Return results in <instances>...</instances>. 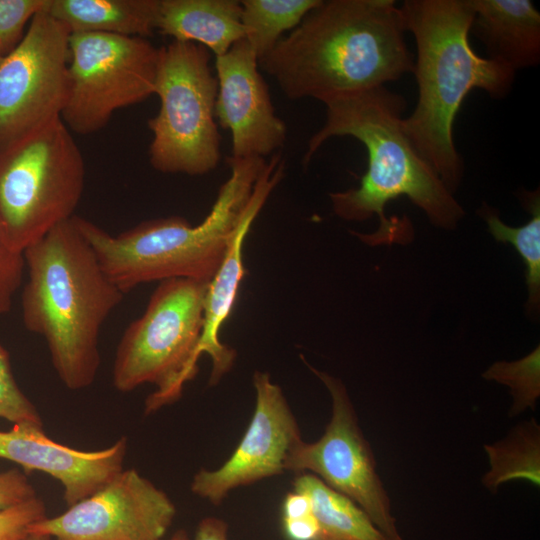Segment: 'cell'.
Wrapping results in <instances>:
<instances>
[{"instance_id": "cell-12", "label": "cell", "mask_w": 540, "mask_h": 540, "mask_svg": "<svg viewBox=\"0 0 540 540\" xmlns=\"http://www.w3.org/2000/svg\"><path fill=\"white\" fill-rule=\"evenodd\" d=\"M176 507L169 496L135 469L122 470L92 495L29 533L55 540H161Z\"/></svg>"}, {"instance_id": "cell-31", "label": "cell", "mask_w": 540, "mask_h": 540, "mask_svg": "<svg viewBox=\"0 0 540 540\" xmlns=\"http://www.w3.org/2000/svg\"><path fill=\"white\" fill-rule=\"evenodd\" d=\"M228 525L216 517L203 518L196 529L194 540H228Z\"/></svg>"}, {"instance_id": "cell-10", "label": "cell", "mask_w": 540, "mask_h": 540, "mask_svg": "<svg viewBox=\"0 0 540 540\" xmlns=\"http://www.w3.org/2000/svg\"><path fill=\"white\" fill-rule=\"evenodd\" d=\"M325 385L332 415L315 442L301 440L289 452L285 471L311 472L334 490L353 500L389 540H404L392 515L389 495L377 472L369 442L342 381L307 364Z\"/></svg>"}, {"instance_id": "cell-21", "label": "cell", "mask_w": 540, "mask_h": 540, "mask_svg": "<svg viewBox=\"0 0 540 540\" xmlns=\"http://www.w3.org/2000/svg\"><path fill=\"white\" fill-rule=\"evenodd\" d=\"M484 450L490 467L482 483L491 492L514 480L540 486V426L535 419L519 423L503 439L485 445Z\"/></svg>"}, {"instance_id": "cell-19", "label": "cell", "mask_w": 540, "mask_h": 540, "mask_svg": "<svg viewBox=\"0 0 540 540\" xmlns=\"http://www.w3.org/2000/svg\"><path fill=\"white\" fill-rule=\"evenodd\" d=\"M160 0H50L47 12L71 33L146 38L157 30Z\"/></svg>"}, {"instance_id": "cell-22", "label": "cell", "mask_w": 540, "mask_h": 540, "mask_svg": "<svg viewBox=\"0 0 540 540\" xmlns=\"http://www.w3.org/2000/svg\"><path fill=\"white\" fill-rule=\"evenodd\" d=\"M520 200L531 214L524 225L513 227L505 224L496 210L486 204L479 209L495 240L512 244L525 264L526 285L528 289L527 311L536 314L540 304V194L522 190Z\"/></svg>"}, {"instance_id": "cell-28", "label": "cell", "mask_w": 540, "mask_h": 540, "mask_svg": "<svg viewBox=\"0 0 540 540\" xmlns=\"http://www.w3.org/2000/svg\"><path fill=\"white\" fill-rule=\"evenodd\" d=\"M24 269L23 253L14 250L0 232V316L10 311Z\"/></svg>"}, {"instance_id": "cell-17", "label": "cell", "mask_w": 540, "mask_h": 540, "mask_svg": "<svg viewBox=\"0 0 540 540\" xmlns=\"http://www.w3.org/2000/svg\"><path fill=\"white\" fill-rule=\"evenodd\" d=\"M470 34L485 47L488 59L513 70L540 62V13L531 0H470Z\"/></svg>"}, {"instance_id": "cell-34", "label": "cell", "mask_w": 540, "mask_h": 540, "mask_svg": "<svg viewBox=\"0 0 540 540\" xmlns=\"http://www.w3.org/2000/svg\"><path fill=\"white\" fill-rule=\"evenodd\" d=\"M2 59V57L0 56V60Z\"/></svg>"}, {"instance_id": "cell-30", "label": "cell", "mask_w": 540, "mask_h": 540, "mask_svg": "<svg viewBox=\"0 0 540 540\" xmlns=\"http://www.w3.org/2000/svg\"><path fill=\"white\" fill-rule=\"evenodd\" d=\"M282 522L288 540H321L320 526L313 511L300 517L283 518Z\"/></svg>"}, {"instance_id": "cell-5", "label": "cell", "mask_w": 540, "mask_h": 540, "mask_svg": "<svg viewBox=\"0 0 540 540\" xmlns=\"http://www.w3.org/2000/svg\"><path fill=\"white\" fill-rule=\"evenodd\" d=\"M227 163L230 176L220 187L208 215L196 226L185 218L171 216L144 221L112 235L74 216L104 272L122 292L153 281L212 279L267 162L263 158L228 157Z\"/></svg>"}, {"instance_id": "cell-24", "label": "cell", "mask_w": 540, "mask_h": 540, "mask_svg": "<svg viewBox=\"0 0 540 540\" xmlns=\"http://www.w3.org/2000/svg\"><path fill=\"white\" fill-rule=\"evenodd\" d=\"M482 377L506 385L512 396L509 417L534 410L540 397V348L537 346L525 357L492 364Z\"/></svg>"}, {"instance_id": "cell-9", "label": "cell", "mask_w": 540, "mask_h": 540, "mask_svg": "<svg viewBox=\"0 0 540 540\" xmlns=\"http://www.w3.org/2000/svg\"><path fill=\"white\" fill-rule=\"evenodd\" d=\"M68 97L61 119L88 135L107 125L113 113L155 94L159 48L146 38L71 33Z\"/></svg>"}, {"instance_id": "cell-13", "label": "cell", "mask_w": 540, "mask_h": 540, "mask_svg": "<svg viewBox=\"0 0 540 540\" xmlns=\"http://www.w3.org/2000/svg\"><path fill=\"white\" fill-rule=\"evenodd\" d=\"M255 410L240 443L216 470L198 471L191 491L219 504L230 491L285 471L292 448L302 440L297 420L277 384L266 372L253 375Z\"/></svg>"}, {"instance_id": "cell-32", "label": "cell", "mask_w": 540, "mask_h": 540, "mask_svg": "<svg viewBox=\"0 0 540 540\" xmlns=\"http://www.w3.org/2000/svg\"><path fill=\"white\" fill-rule=\"evenodd\" d=\"M166 540H190V538L185 530L180 529L177 530L169 539Z\"/></svg>"}, {"instance_id": "cell-1", "label": "cell", "mask_w": 540, "mask_h": 540, "mask_svg": "<svg viewBox=\"0 0 540 540\" xmlns=\"http://www.w3.org/2000/svg\"><path fill=\"white\" fill-rule=\"evenodd\" d=\"M322 103L325 122L309 139L302 163L307 166L332 137L351 136L364 145L368 167L359 186L329 194L334 214L346 221L378 217L375 233H355L361 240L371 245L409 240L410 222L385 216L386 205L401 196L419 207L436 227H457L465 211L407 137L401 95L379 86L332 96Z\"/></svg>"}, {"instance_id": "cell-20", "label": "cell", "mask_w": 540, "mask_h": 540, "mask_svg": "<svg viewBox=\"0 0 540 540\" xmlns=\"http://www.w3.org/2000/svg\"><path fill=\"white\" fill-rule=\"evenodd\" d=\"M293 491L306 494L321 530V540H389L353 500L312 473H301Z\"/></svg>"}, {"instance_id": "cell-23", "label": "cell", "mask_w": 540, "mask_h": 540, "mask_svg": "<svg viewBox=\"0 0 540 540\" xmlns=\"http://www.w3.org/2000/svg\"><path fill=\"white\" fill-rule=\"evenodd\" d=\"M244 39L258 63L276 46L282 34L296 28L321 0H243Z\"/></svg>"}, {"instance_id": "cell-15", "label": "cell", "mask_w": 540, "mask_h": 540, "mask_svg": "<svg viewBox=\"0 0 540 540\" xmlns=\"http://www.w3.org/2000/svg\"><path fill=\"white\" fill-rule=\"evenodd\" d=\"M127 439L117 440L108 448L82 451L49 438L43 425L14 424L0 430V458L23 467L25 473L44 472L64 489V500L71 506L92 495L123 470Z\"/></svg>"}, {"instance_id": "cell-6", "label": "cell", "mask_w": 540, "mask_h": 540, "mask_svg": "<svg viewBox=\"0 0 540 540\" xmlns=\"http://www.w3.org/2000/svg\"><path fill=\"white\" fill-rule=\"evenodd\" d=\"M85 163L61 117L0 147V232L23 253L71 219Z\"/></svg>"}, {"instance_id": "cell-26", "label": "cell", "mask_w": 540, "mask_h": 540, "mask_svg": "<svg viewBox=\"0 0 540 540\" xmlns=\"http://www.w3.org/2000/svg\"><path fill=\"white\" fill-rule=\"evenodd\" d=\"M50 0H0V56L12 52L22 41L26 25L46 9Z\"/></svg>"}, {"instance_id": "cell-2", "label": "cell", "mask_w": 540, "mask_h": 540, "mask_svg": "<svg viewBox=\"0 0 540 540\" xmlns=\"http://www.w3.org/2000/svg\"><path fill=\"white\" fill-rule=\"evenodd\" d=\"M405 32L394 0H321L259 65L287 98L322 102L413 72Z\"/></svg>"}, {"instance_id": "cell-3", "label": "cell", "mask_w": 540, "mask_h": 540, "mask_svg": "<svg viewBox=\"0 0 540 540\" xmlns=\"http://www.w3.org/2000/svg\"><path fill=\"white\" fill-rule=\"evenodd\" d=\"M400 10L416 43L413 73L418 101L403 129L450 192L464 170L453 125L474 88L500 100L512 90L515 72L475 53L469 42L474 11L470 0H406Z\"/></svg>"}, {"instance_id": "cell-7", "label": "cell", "mask_w": 540, "mask_h": 540, "mask_svg": "<svg viewBox=\"0 0 540 540\" xmlns=\"http://www.w3.org/2000/svg\"><path fill=\"white\" fill-rule=\"evenodd\" d=\"M208 282L161 281L143 314L131 322L116 348L112 383L126 393L144 384L155 392L145 402L150 414L178 400L198 372V345Z\"/></svg>"}, {"instance_id": "cell-14", "label": "cell", "mask_w": 540, "mask_h": 540, "mask_svg": "<svg viewBox=\"0 0 540 540\" xmlns=\"http://www.w3.org/2000/svg\"><path fill=\"white\" fill-rule=\"evenodd\" d=\"M258 59L245 39L215 57L218 92L215 117L230 131L234 158H264L287 139V127L274 110Z\"/></svg>"}, {"instance_id": "cell-11", "label": "cell", "mask_w": 540, "mask_h": 540, "mask_svg": "<svg viewBox=\"0 0 540 540\" xmlns=\"http://www.w3.org/2000/svg\"><path fill=\"white\" fill-rule=\"evenodd\" d=\"M47 8L0 60V147L61 117L66 104L71 32Z\"/></svg>"}, {"instance_id": "cell-16", "label": "cell", "mask_w": 540, "mask_h": 540, "mask_svg": "<svg viewBox=\"0 0 540 540\" xmlns=\"http://www.w3.org/2000/svg\"><path fill=\"white\" fill-rule=\"evenodd\" d=\"M284 169L281 155L273 154L255 184L244 217L228 244L222 263L208 282L198 354H207L211 358L209 385H216L234 364L236 351L220 341L219 333L232 312L246 273L243 264L244 241L270 194L282 180Z\"/></svg>"}, {"instance_id": "cell-29", "label": "cell", "mask_w": 540, "mask_h": 540, "mask_svg": "<svg viewBox=\"0 0 540 540\" xmlns=\"http://www.w3.org/2000/svg\"><path fill=\"white\" fill-rule=\"evenodd\" d=\"M37 497L36 490L26 473L18 469L0 472V510Z\"/></svg>"}, {"instance_id": "cell-25", "label": "cell", "mask_w": 540, "mask_h": 540, "mask_svg": "<svg viewBox=\"0 0 540 540\" xmlns=\"http://www.w3.org/2000/svg\"><path fill=\"white\" fill-rule=\"evenodd\" d=\"M0 417L14 424L43 425L35 405L21 391L14 378L10 356L0 344Z\"/></svg>"}, {"instance_id": "cell-33", "label": "cell", "mask_w": 540, "mask_h": 540, "mask_svg": "<svg viewBox=\"0 0 540 540\" xmlns=\"http://www.w3.org/2000/svg\"><path fill=\"white\" fill-rule=\"evenodd\" d=\"M20 540H51V537L44 534L28 533L24 538Z\"/></svg>"}, {"instance_id": "cell-27", "label": "cell", "mask_w": 540, "mask_h": 540, "mask_svg": "<svg viewBox=\"0 0 540 540\" xmlns=\"http://www.w3.org/2000/svg\"><path fill=\"white\" fill-rule=\"evenodd\" d=\"M46 517V505L38 496L0 510V540H20L34 523Z\"/></svg>"}, {"instance_id": "cell-8", "label": "cell", "mask_w": 540, "mask_h": 540, "mask_svg": "<svg viewBox=\"0 0 540 540\" xmlns=\"http://www.w3.org/2000/svg\"><path fill=\"white\" fill-rule=\"evenodd\" d=\"M210 51L193 42L159 48L155 94L160 108L148 121L151 166L166 174L204 175L220 160L215 118L218 81Z\"/></svg>"}, {"instance_id": "cell-4", "label": "cell", "mask_w": 540, "mask_h": 540, "mask_svg": "<svg viewBox=\"0 0 540 540\" xmlns=\"http://www.w3.org/2000/svg\"><path fill=\"white\" fill-rule=\"evenodd\" d=\"M74 216L23 252L22 319L46 341L61 382L81 390L96 378L101 328L125 293L104 272Z\"/></svg>"}, {"instance_id": "cell-18", "label": "cell", "mask_w": 540, "mask_h": 540, "mask_svg": "<svg viewBox=\"0 0 540 540\" xmlns=\"http://www.w3.org/2000/svg\"><path fill=\"white\" fill-rule=\"evenodd\" d=\"M242 6L236 0H160L157 31L225 54L244 39Z\"/></svg>"}]
</instances>
